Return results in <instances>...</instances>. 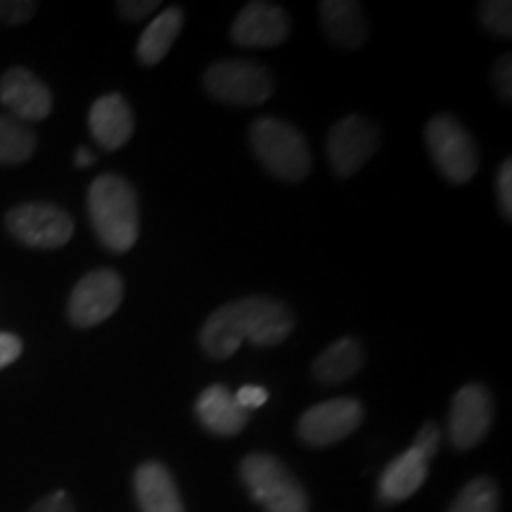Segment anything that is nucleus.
<instances>
[{
  "label": "nucleus",
  "instance_id": "nucleus-30",
  "mask_svg": "<svg viewBox=\"0 0 512 512\" xmlns=\"http://www.w3.org/2000/svg\"><path fill=\"white\" fill-rule=\"evenodd\" d=\"M22 339L12 332H0V370L8 368L10 363H15L19 356H22Z\"/></svg>",
  "mask_w": 512,
  "mask_h": 512
},
{
  "label": "nucleus",
  "instance_id": "nucleus-26",
  "mask_svg": "<svg viewBox=\"0 0 512 512\" xmlns=\"http://www.w3.org/2000/svg\"><path fill=\"white\" fill-rule=\"evenodd\" d=\"M233 399L242 411H254V408H261L268 401V389L259 387V384H245V387L238 389V394H233Z\"/></svg>",
  "mask_w": 512,
  "mask_h": 512
},
{
  "label": "nucleus",
  "instance_id": "nucleus-14",
  "mask_svg": "<svg viewBox=\"0 0 512 512\" xmlns=\"http://www.w3.org/2000/svg\"><path fill=\"white\" fill-rule=\"evenodd\" d=\"M88 128L95 143L105 150H119L133 136V112L124 100V95L107 93L93 102L91 112H88Z\"/></svg>",
  "mask_w": 512,
  "mask_h": 512
},
{
  "label": "nucleus",
  "instance_id": "nucleus-2",
  "mask_svg": "<svg viewBox=\"0 0 512 512\" xmlns=\"http://www.w3.org/2000/svg\"><path fill=\"white\" fill-rule=\"evenodd\" d=\"M88 216L98 240L110 252L124 254L138 242V195L117 174H102L88 188Z\"/></svg>",
  "mask_w": 512,
  "mask_h": 512
},
{
  "label": "nucleus",
  "instance_id": "nucleus-13",
  "mask_svg": "<svg viewBox=\"0 0 512 512\" xmlns=\"http://www.w3.org/2000/svg\"><path fill=\"white\" fill-rule=\"evenodd\" d=\"M290 34V17L280 5L256 3L245 5L230 27V38L242 48H275Z\"/></svg>",
  "mask_w": 512,
  "mask_h": 512
},
{
  "label": "nucleus",
  "instance_id": "nucleus-22",
  "mask_svg": "<svg viewBox=\"0 0 512 512\" xmlns=\"http://www.w3.org/2000/svg\"><path fill=\"white\" fill-rule=\"evenodd\" d=\"M498 505H501V494L494 479L479 477L460 489L448 512H498Z\"/></svg>",
  "mask_w": 512,
  "mask_h": 512
},
{
  "label": "nucleus",
  "instance_id": "nucleus-31",
  "mask_svg": "<svg viewBox=\"0 0 512 512\" xmlns=\"http://www.w3.org/2000/svg\"><path fill=\"white\" fill-rule=\"evenodd\" d=\"M29 512H76V510L72 501H69L67 491H55V494L41 498V501H38Z\"/></svg>",
  "mask_w": 512,
  "mask_h": 512
},
{
  "label": "nucleus",
  "instance_id": "nucleus-8",
  "mask_svg": "<svg viewBox=\"0 0 512 512\" xmlns=\"http://www.w3.org/2000/svg\"><path fill=\"white\" fill-rule=\"evenodd\" d=\"M124 299V280L117 271L98 268L76 283L67 304V316L76 328H93L119 309Z\"/></svg>",
  "mask_w": 512,
  "mask_h": 512
},
{
  "label": "nucleus",
  "instance_id": "nucleus-23",
  "mask_svg": "<svg viewBox=\"0 0 512 512\" xmlns=\"http://www.w3.org/2000/svg\"><path fill=\"white\" fill-rule=\"evenodd\" d=\"M479 24L498 38L512 36V3L508 0H486L477 8Z\"/></svg>",
  "mask_w": 512,
  "mask_h": 512
},
{
  "label": "nucleus",
  "instance_id": "nucleus-24",
  "mask_svg": "<svg viewBox=\"0 0 512 512\" xmlns=\"http://www.w3.org/2000/svg\"><path fill=\"white\" fill-rule=\"evenodd\" d=\"M38 5L31 0H0V22L8 27H22L36 15Z\"/></svg>",
  "mask_w": 512,
  "mask_h": 512
},
{
  "label": "nucleus",
  "instance_id": "nucleus-32",
  "mask_svg": "<svg viewBox=\"0 0 512 512\" xmlns=\"http://www.w3.org/2000/svg\"><path fill=\"white\" fill-rule=\"evenodd\" d=\"M74 162H76V166H79V169H86V166H91L95 162V155L91 150H86V147H79V150H76V155H74Z\"/></svg>",
  "mask_w": 512,
  "mask_h": 512
},
{
  "label": "nucleus",
  "instance_id": "nucleus-10",
  "mask_svg": "<svg viewBox=\"0 0 512 512\" xmlns=\"http://www.w3.org/2000/svg\"><path fill=\"white\" fill-rule=\"evenodd\" d=\"M363 403L356 399H330L311 406L297 422V434L304 444L323 448L347 439L363 422Z\"/></svg>",
  "mask_w": 512,
  "mask_h": 512
},
{
  "label": "nucleus",
  "instance_id": "nucleus-9",
  "mask_svg": "<svg viewBox=\"0 0 512 512\" xmlns=\"http://www.w3.org/2000/svg\"><path fill=\"white\" fill-rule=\"evenodd\" d=\"M380 147V131L361 114H349L332 126L328 136V162L339 178H351Z\"/></svg>",
  "mask_w": 512,
  "mask_h": 512
},
{
  "label": "nucleus",
  "instance_id": "nucleus-19",
  "mask_svg": "<svg viewBox=\"0 0 512 512\" xmlns=\"http://www.w3.org/2000/svg\"><path fill=\"white\" fill-rule=\"evenodd\" d=\"M363 363H366V354H363L361 342L354 337H342L337 342H332L313 361L311 373L323 384H339L354 377L363 368Z\"/></svg>",
  "mask_w": 512,
  "mask_h": 512
},
{
  "label": "nucleus",
  "instance_id": "nucleus-6",
  "mask_svg": "<svg viewBox=\"0 0 512 512\" xmlns=\"http://www.w3.org/2000/svg\"><path fill=\"white\" fill-rule=\"evenodd\" d=\"M204 91L221 105L254 107L271 98L275 81L268 67L252 60H219L204 72Z\"/></svg>",
  "mask_w": 512,
  "mask_h": 512
},
{
  "label": "nucleus",
  "instance_id": "nucleus-15",
  "mask_svg": "<svg viewBox=\"0 0 512 512\" xmlns=\"http://www.w3.org/2000/svg\"><path fill=\"white\" fill-rule=\"evenodd\" d=\"M320 24L325 36L342 50H358L366 46L370 27L363 8L354 0H323L318 5Z\"/></svg>",
  "mask_w": 512,
  "mask_h": 512
},
{
  "label": "nucleus",
  "instance_id": "nucleus-21",
  "mask_svg": "<svg viewBox=\"0 0 512 512\" xmlns=\"http://www.w3.org/2000/svg\"><path fill=\"white\" fill-rule=\"evenodd\" d=\"M36 136L22 121L0 114V166L24 164L34 155Z\"/></svg>",
  "mask_w": 512,
  "mask_h": 512
},
{
  "label": "nucleus",
  "instance_id": "nucleus-11",
  "mask_svg": "<svg viewBox=\"0 0 512 512\" xmlns=\"http://www.w3.org/2000/svg\"><path fill=\"white\" fill-rule=\"evenodd\" d=\"M494 420V401L484 384H465L453 396L448 415V439L458 451H472L489 432Z\"/></svg>",
  "mask_w": 512,
  "mask_h": 512
},
{
  "label": "nucleus",
  "instance_id": "nucleus-25",
  "mask_svg": "<svg viewBox=\"0 0 512 512\" xmlns=\"http://www.w3.org/2000/svg\"><path fill=\"white\" fill-rule=\"evenodd\" d=\"M496 192H498V209H501V214L510 221L512 216V162L510 159H505L501 169H498Z\"/></svg>",
  "mask_w": 512,
  "mask_h": 512
},
{
  "label": "nucleus",
  "instance_id": "nucleus-17",
  "mask_svg": "<svg viewBox=\"0 0 512 512\" xmlns=\"http://www.w3.org/2000/svg\"><path fill=\"white\" fill-rule=\"evenodd\" d=\"M195 415L202 427L219 437H235L245 430L249 413L235 403L226 384H211L195 401Z\"/></svg>",
  "mask_w": 512,
  "mask_h": 512
},
{
  "label": "nucleus",
  "instance_id": "nucleus-3",
  "mask_svg": "<svg viewBox=\"0 0 512 512\" xmlns=\"http://www.w3.org/2000/svg\"><path fill=\"white\" fill-rule=\"evenodd\" d=\"M252 152L268 174L285 183H299L311 171V152L299 128L283 119L261 117L249 128Z\"/></svg>",
  "mask_w": 512,
  "mask_h": 512
},
{
  "label": "nucleus",
  "instance_id": "nucleus-29",
  "mask_svg": "<svg viewBox=\"0 0 512 512\" xmlns=\"http://www.w3.org/2000/svg\"><path fill=\"white\" fill-rule=\"evenodd\" d=\"M439 444H441V430L434 425V422H425V425H422V430L418 432V437H415V441H413V446H418L430 460L434 458V453L439 451Z\"/></svg>",
  "mask_w": 512,
  "mask_h": 512
},
{
  "label": "nucleus",
  "instance_id": "nucleus-18",
  "mask_svg": "<svg viewBox=\"0 0 512 512\" xmlns=\"http://www.w3.org/2000/svg\"><path fill=\"white\" fill-rule=\"evenodd\" d=\"M133 489H136L140 512H185L169 467L157 460L138 467L136 477H133Z\"/></svg>",
  "mask_w": 512,
  "mask_h": 512
},
{
  "label": "nucleus",
  "instance_id": "nucleus-7",
  "mask_svg": "<svg viewBox=\"0 0 512 512\" xmlns=\"http://www.w3.org/2000/svg\"><path fill=\"white\" fill-rule=\"evenodd\" d=\"M5 228L15 240L36 249L64 247L74 235V219L46 202L19 204L5 214Z\"/></svg>",
  "mask_w": 512,
  "mask_h": 512
},
{
  "label": "nucleus",
  "instance_id": "nucleus-16",
  "mask_svg": "<svg viewBox=\"0 0 512 512\" xmlns=\"http://www.w3.org/2000/svg\"><path fill=\"white\" fill-rule=\"evenodd\" d=\"M427 475H430V458H427L418 446H411L408 451H403L401 456H396L392 463L384 467L380 486H377L380 501H406V498H411L415 491L425 484Z\"/></svg>",
  "mask_w": 512,
  "mask_h": 512
},
{
  "label": "nucleus",
  "instance_id": "nucleus-28",
  "mask_svg": "<svg viewBox=\"0 0 512 512\" xmlns=\"http://www.w3.org/2000/svg\"><path fill=\"white\" fill-rule=\"evenodd\" d=\"M157 8V0H124V3H117L119 15L128 19V22H140V19L150 17Z\"/></svg>",
  "mask_w": 512,
  "mask_h": 512
},
{
  "label": "nucleus",
  "instance_id": "nucleus-20",
  "mask_svg": "<svg viewBox=\"0 0 512 512\" xmlns=\"http://www.w3.org/2000/svg\"><path fill=\"white\" fill-rule=\"evenodd\" d=\"M185 15L181 8H169L162 10L159 15L147 24V29L140 36L136 55L145 67H155L166 57L171 46L176 43V38L181 36Z\"/></svg>",
  "mask_w": 512,
  "mask_h": 512
},
{
  "label": "nucleus",
  "instance_id": "nucleus-5",
  "mask_svg": "<svg viewBox=\"0 0 512 512\" xmlns=\"http://www.w3.org/2000/svg\"><path fill=\"white\" fill-rule=\"evenodd\" d=\"M425 145L434 166L448 183L472 181L479 169V150L467 128L451 114H437L425 126Z\"/></svg>",
  "mask_w": 512,
  "mask_h": 512
},
{
  "label": "nucleus",
  "instance_id": "nucleus-12",
  "mask_svg": "<svg viewBox=\"0 0 512 512\" xmlns=\"http://www.w3.org/2000/svg\"><path fill=\"white\" fill-rule=\"evenodd\" d=\"M0 102L12 119L43 121L53 112V93L27 67H12L0 79Z\"/></svg>",
  "mask_w": 512,
  "mask_h": 512
},
{
  "label": "nucleus",
  "instance_id": "nucleus-1",
  "mask_svg": "<svg viewBox=\"0 0 512 512\" xmlns=\"http://www.w3.org/2000/svg\"><path fill=\"white\" fill-rule=\"evenodd\" d=\"M294 313L287 304L264 294L223 304L204 320L200 332L202 351L214 361L230 358L242 342L254 347H275L294 330Z\"/></svg>",
  "mask_w": 512,
  "mask_h": 512
},
{
  "label": "nucleus",
  "instance_id": "nucleus-4",
  "mask_svg": "<svg viewBox=\"0 0 512 512\" xmlns=\"http://www.w3.org/2000/svg\"><path fill=\"white\" fill-rule=\"evenodd\" d=\"M240 477L264 512H309L306 489L275 456L249 453L240 463Z\"/></svg>",
  "mask_w": 512,
  "mask_h": 512
},
{
  "label": "nucleus",
  "instance_id": "nucleus-27",
  "mask_svg": "<svg viewBox=\"0 0 512 512\" xmlns=\"http://www.w3.org/2000/svg\"><path fill=\"white\" fill-rule=\"evenodd\" d=\"M510 76H512V57L503 55L494 67V86H496L498 98L505 100V102H510V98H512V79H510Z\"/></svg>",
  "mask_w": 512,
  "mask_h": 512
}]
</instances>
